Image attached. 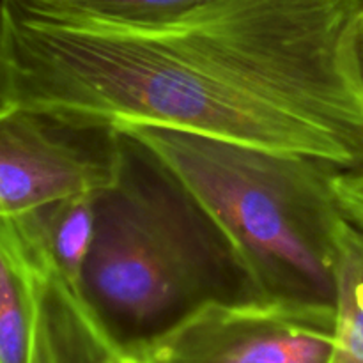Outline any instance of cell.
<instances>
[{
  "label": "cell",
  "mask_w": 363,
  "mask_h": 363,
  "mask_svg": "<svg viewBox=\"0 0 363 363\" xmlns=\"http://www.w3.org/2000/svg\"><path fill=\"white\" fill-rule=\"evenodd\" d=\"M363 0H206L158 20L2 0L0 101L78 131L158 126L363 170Z\"/></svg>",
  "instance_id": "6da1fadb"
},
{
  "label": "cell",
  "mask_w": 363,
  "mask_h": 363,
  "mask_svg": "<svg viewBox=\"0 0 363 363\" xmlns=\"http://www.w3.org/2000/svg\"><path fill=\"white\" fill-rule=\"evenodd\" d=\"M197 206L247 296L335 305L340 170L300 155L158 126L121 131Z\"/></svg>",
  "instance_id": "7a4b0ae2"
},
{
  "label": "cell",
  "mask_w": 363,
  "mask_h": 363,
  "mask_svg": "<svg viewBox=\"0 0 363 363\" xmlns=\"http://www.w3.org/2000/svg\"><path fill=\"white\" fill-rule=\"evenodd\" d=\"M124 149L119 181L96 199L82 293L113 339L135 347L202 301L230 298L216 277L236 268L190 197L145 155L151 174L133 172L126 138Z\"/></svg>",
  "instance_id": "3957f363"
},
{
  "label": "cell",
  "mask_w": 363,
  "mask_h": 363,
  "mask_svg": "<svg viewBox=\"0 0 363 363\" xmlns=\"http://www.w3.org/2000/svg\"><path fill=\"white\" fill-rule=\"evenodd\" d=\"M335 305L209 298L138 346L142 363H333Z\"/></svg>",
  "instance_id": "277c9868"
},
{
  "label": "cell",
  "mask_w": 363,
  "mask_h": 363,
  "mask_svg": "<svg viewBox=\"0 0 363 363\" xmlns=\"http://www.w3.org/2000/svg\"><path fill=\"white\" fill-rule=\"evenodd\" d=\"M80 133L0 101V218H18L116 186L123 174L124 138L112 133L94 145L77 138Z\"/></svg>",
  "instance_id": "5b68a950"
},
{
  "label": "cell",
  "mask_w": 363,
  "mask_h": 363,
  "mask_svg": "<svg viewBox=\"0 0 363 363\" xmlns=\"http://www.w3.org/2000/svg\"><path fill=\"white\" fill-rule=\"evenodd\" d=\"M45 268L32 363H142L131 347L113 339L80 289L46 261Z\"/></svg>",
  "instance_id": "8992f818"
},
{
  "label": "cell",
  "mask_w": 363,
  "mask_h": 363,
  "mask_svg": "<svg viewBox=\"0 0 363 363\" xmlns=\"http://www.w3.org/2000/svg\"><path fill=\"white\" fill-rule=\"evenodd\" d=\"M45 261L20 218H0V363H32Z\"/></svg>",
  "instance_id": "52a82bcc"
},
{
  "label": "cell",
  "mask_w": 363,
  "mask_h": 363,
  "mask_svg": "<svg viewBox=\"0 0 363 363\" xmlns=\"http://www.w3.org/2000/svg\"><path fill=\"white\" fill-rule=\"evenodd\" d=\"M66 199L30 215L18 216L50 268L82 291V277L96 230V199Z\"/></svg>",
  "instance_id": "ba28073f"
},
{
  "label": "cell",
  "mask_w": 363,
  "mask_h": 363,
  "mask_svg": "<svg viewBox=\"0 0 363 363\" xmlns=\"http://www.w3.org/2000/svg\"><path fill=\"white\" fill-rule=\"evenodd\" d=\"M333 363H363V227L346 215L337 261Z\"/></svg>",
  "instance_id": "9c48e42d"
},
{
  "label": "cell",
  "mask_w": 363,
  "mask_h": 363,
  "mask_svg": "<svg viewBox=\"0 0 363 363\" xmlns=\"http://www.w3.org/2000/svg\"><path fill=\"white\" fill-rule=\"evenodd\" d=\"M48 9L108 20H158L199 6L206 0H32Z\"/></svg>",
  "instance_id": "30bf717a"
},
{
  "label": "cell",
  "mask_w": 363,
  "mask_h": 363,
  "mask_svg": "<svg viewBox=\"0 0 363 363\" xmlns=\"http://www.w3.org/2000/svg\"><path fill=\"white\" fill-rule=\"evenodd\" d=\"M333 190L344 213L363 227V170L337 172L333 177Z\"/></svg>",
  "instance_id": "8fae6325"
},
{
  "label": "cell",
  "mask_w": 363,
  "mask_h": 363,
  "mask_svg": "<svg viewBox=\"0 0 363 363\" xmlns=\"http://www.w3.org/2000/svg\"><path fill=\"white\" fill-rule=\"evenodd\" d=\"M353 59L358 80H360L363 89V9L353 28Z\"/></svg>",
  "instance_id": "7c38bea8"
},
{
  "label": "cell",
  "mask_w": 363,
  "mask_h": 363,
  "mask_svg": "<svg viewBox=\"0 0 363 363\" xmlns=\"http://www.w3.org/2000/svg\"><path fill=\"white\" fill-rule=\"evenodd\" d=\"M0 11H2V0H0Z\"/></svg>",
  "instance_id": "4fadbf2b"
}]
</instances>
